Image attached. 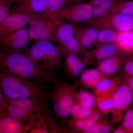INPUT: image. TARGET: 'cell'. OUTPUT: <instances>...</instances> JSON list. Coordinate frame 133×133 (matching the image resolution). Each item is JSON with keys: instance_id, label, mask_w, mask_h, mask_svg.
<instances>
[{"instance_id": "31", "label": "cell", "mask_w": 133, "mask_h": 133, "mask_svg": "<svg viewBox=\"0 0 133 133\" xmlns=\"http://www.w3.org/2000/svg\"><path fill=\"white\" fill-rule=\"evenodd\" d=\"M122 125L127 133H133V109H129L122 120Z\"/></svg>"}, {"instance_id": "41", "label": "cell", "mask_w": 133, "mask_h": 133, "mask_svg": "<svg viewBox=\"0 0 133 133\" xmlns=\"http://www.w3.org/2000/svg\"><path fill=\"white\" fill-rule=\"evenodd\" d=\"M112 132L113 133H127L125 128L121 125L113 130Z\"/></svg>"}, {"instance_id": "40", "label": "cell", "mask_w": 133, "mask_h": 133, "mask_svg": "<svg viewBox=\"0 0 133 133\" xmlns=\"http://www.w3.org/2000/svg\"><path fill=\"white\" fill-rule=\"evenodd\" d=\"M6 98L2 92H0V112L6 110Z\"/></svg>"}, {"instance_id": "29", "label": "cell", "mask_w": 133, "mask_h": 133, "mask_svg": "<svg viewBox=\"0 0 133 133\" xmlns=\"http://www.w3.org/2000/svg\"><path fill=\"white\" fill-rule=\"evenodd\" d=\"M111 12L133 16V1H119L115 6Z\"/></svg>"}, {"instance_id": "23", "label": "cell", "mask_w": 133, "mask_h": 133, "mask_svg": "<svg viewBox=\"0 0 133 133\" xmlns=\"http://www.w3.org/2000/svg\"><path fill=\"white\" fill-rule=\"evenodd\" d=\"M118 32L109 29H99L95 42V48L115 43Z\"/></svg>"}, {"instance_id": "17", "label": "cell", "mask_w": 133, "mask_h": 133, "mask_svg": "<svg viewBox=\"0 0 133 133\" xmlns=\"http://www.w3.org/2000/svg\"><path fill=\"white\" fill-rule=\"evenodd\" d=\"M0 133H26L24 125L9 114L6 110L0 112Z\"/></svg>"}, {"instance_id": "34", "label": "cell", "mask_w": 133, "mask_h": 133, "mask_svg": "<svg viewBox=\"0 0 133 133\" xmlns=\"http://www.w3.org/2000/svg\"><path fill=\"white\" fill-rule=\"evenodd\" d=\"M49 133H67L69 130L60 127L57 121L54 118L49 116L47 120Z\"/></svg>"}, {"instance_id": "28", "label": "cell", "mask_w": 133, "mask_h": 133, "mask_svg": "<svg viewBox=\"0 0 133 133\" xmlns=\"http://www.w3.org/2000/svg\"><path fill=\"white\" fill-rule=\"evenodd\" d=\"M85 0H49L47 12L54 15L66 6L75 3L84 1Z\"/></svg>"}, {"instance_id": "16", "label": "cell", "mask_w": 133, "mask_h": 133, "mask_svg": "<svg viewBox=\"0 0 133 133\" xmlns=\"http://www.w3.org/2000/svg\"><path fill=\"white\" fill-rule=\"evenodd\" d=\"M128 55H115L100 62L96 68L106 76H112L122 69Z\"/></svg>"}, {"instance_id": "33", "label": "cell", "mask_w": 133, "mask_h": 133, "mask_svg": "<svg viewBox=\"0 0 133 133\" xmlns=\"http://www.w3.org/2000/svg\"><path fill=\"white\" fill-rule=\"evenodd\" d=\"M101 115V114L97 110L90 116L87 119L85 128L82 133H91L92 129L99 119Z\"/></svg>"}, {"instance_id": "12", "label": "cell", "mask_w": 133, "mask_h": 133, "mask_svg": "<svg viewBox=\"0 0 133 133\" xmlns=\"http://www.w3.org/2000/svg\"><path fill=\"white\" fill-rule=\"evenodd\" d=\"M76 38L84 50L88 51L95 48L99 29L92 26L71 23Z\"/></svg>"}, {"instance_id": "15", "label": "cell", "mask_w": 133, "mask_h": 133, "mask_svg": "<svg viewBox=\"0 0 133 133\" xmlns=\"http://www.w3.org/2000/svg\"><path fill=\"white\" fill-rule=\"evenodd\" d=\"M78 55L70 54L65 56L63 63L65 74L66 77L77 82V79L84 70L86 64Z\"/></svg>"}, {"instance_id": "19", "label": "cell", "mask_w": 133, "mask_h": 133, "mask_svg": "<svg viewBox=\"0 0 133 133\" xmlns=\"http://www.w3.org/2000/svg\"><path fill=\"white\" fill-rule=\"evenodd\" d=\"M120 1L90 0L93 10L92 19L101 18L111 12L116 3Z\"/></svg>"}, {"instance_id": "37", "label": "cell", "mask_w": 133, "mask_h": 133, "mask_svg": "<svg viewBox=\"0 0 133 133\" xmlns=\"http://www.w3.org/2000/svg\"><path fill=\"white\" fill-rule=\"evenodd\" d=\"M106 115L101 114L99 119L92 129L91 133H100L101 131L103 126L108 121Z\"/></svg>"}, {"instance_id": "35", "label": "cell", "mask_w": 133, "mask_h": 133, "mask_svg": "<svg viewBox=\"0 0 133 133\" xmlns=\"http://www.w3.org/2000/svg\"><path fill=\"white\" fill-rule=\"evenodd\" d=\"M12 6L9 0H0V23L8 14Z\"/></svg>"}, {"instance_id": "21", "label": "cell", "mask_w": 133, "mask_h": 133, "mask_svg": "<svg viewBox=\"0 0 133 133\" xmlns=\"http://www.w3.org/2000/svg\"><path fill=\"white\" fill-rule=\"evenodd\" d=\"M119 81L106 76L94 88V94L96 97L112 94L118 84Z\"/></svg>"}, {"instance_id": "30", "label": "cell", "mask_w": 133, "mask_h": 133, "mask_svg": "<svg viewBox=\"0 0 133 133\" xmlns=\"http://www.w3.org/2000/svg\"><path fill=\"white\" fill-rule=\"evenodd\" d=\"M87 119H77L72 118L68 122L69 131L73 133H82L85 128Z\"/></svg>"}, {"instance_id": "9", "label": "cell", "mask_w": 133, "mask_h": 133, "mask_svg": "<svg viewBox=\"0 0 133 133\" xmlns=\"http://www.w3.org/2000/svg\"><path fill=\"white\" fill-rule=\"evenodd\" d=\"M70 23L83 24L93 19V10L90 1L75 3L51 15Z\"/></svg>"}, {"instance_id": "7", "label": "cell", "mask_w": 133, "mask_h": 133, "mask_svg": "<svg viewBox=\"0 0 133 133\" xmlns=\"http://www.w3.org/2000/svg\"><path fill=\"white\" fill-rule=\"evenodd\" d=\"M28 28L30 41L57 43L56 24L52 15L46 12L31 15Z\"/></svg>"}, {"instance_id": "8", "label": "cell", "mask_w": 133, "mask_h": 133, "mask_svg": "<svg viewBox=\"0 0 133 133\" xmlns=\"http://www.w3.org/2000/svg\"><path fill=\"white\" fill-rule=\"evenodd\" d=\"M82 25L93 26L99 29H111L118 32L129 31L133 30V16L111 12L101 18L92 19Z\"/></svg>"}, {"instance_id": "38", "label": "cell", "mask_w": 133, "mask_h": 133, "mask_svg": "<svg viewBox=\"0 0 133 133\" xmlns=\"http://www.w3.org/2000/svg\"><path fill=\"white\" fill-rule=\"evenodd\" d=\"M121 81L128 86L133 95V77H129L122 74Z\"/></svg>"}, {"instance_id": "32", "label": "cell", "mask_w": 133, "mask_h": 133, "mask_svg": "<svg viewBox=\"0 0 133 133\" xmlns=\"http://www.w3.org/2000/svg\"><path fill=\"white\" fill-rule=\"evenodd\" d=\"M49 116L43 117L34 126L33 128L29 131V133H49L47 120Z\"/></svg>"}, {"instance_id": "1", "label": "cell", "mask_w": 133, "mask_h": 133, "mask_svg": "<svg viewBox=\"0 0 133 133\" xmlns=\"http://www.w3.org/2000/svg\"><path fill=\"white\" fill-rule=\"evenodd\" d=\"M1 72L42 84L55 79L53 72L40 69L26 54L0 53Z\"/></svg>"}, {"instance_id": "6", "label": "cell", "mask_w": 133, "mask_h": 133, "mask_svg": "<svg viewBox=\"0 0 133 133\" xmlns=\"http://www.w3.org/2000/svg\"><path fill=\"white\" fill-rule=\"evenodd\" d=\"M53 16L56 24V37L63 57L70 54H75L84 58L88 51L81 48L76 38L73 26L70 23Z\"/></svg>"}, {"instance_id": "11", "label": "cell", "mask_w": 133, "mask_h": 133, "mask_svg": "<svg viewBox=\"0 0 133 133\" xmlns=\"http://www.w3.org/2000/svg\"><path fill=\"white\" fill-rule=\"evenodd\" d=\"M31 15L22 13H9L0 23V36L5 35L25 28L29 24Z\"/></svg>"}, {"instance_id": "2", "label": "cell", "mask_w": 133, "mask_h": 133, "mask_svg": "<svg viewBox=\"0 0 133 133\" xmlns=\"http://www.w3.org/2000/svg\"><path fill=\"white\" fill-rule=\"evenodd\" d=\"M1 92L8 99L16 100H37L46 102L47 93L37 84L1 72Z\"/></svg>"}, {"instance_id": "24", "label": "cell", "mask_w": 133, "mask_h": 133, "mask_svg": "<svg viewBox=\"0 0 133 133\" xmlns=\"http://www.w3.org/2000/svg\"><path fill=\"white\" fill-rule=\"evenodd\" d=\"M97 110L95 107L88 108L84 107L74 101L71 109L70 115L72 118L85 119L89 118Z\"/></svg>"}, {"instance_id": "3", "label": "cell", "mask_w": 133, "mask_h": 133, "mask_svg": "<svg viewBox=\"0 0 133 133\" xmlns=\"http://www.w3.org/2000/svg\"><path fill=\"white\" fill-rule=\"evenodd\" d=\"M6 109L22 123L26 133H29L43 117L50 116L45 102L37 100H16L6 98Z\"/></svg>"}, {"instance_id": "27", "label": "cell", "mask_w": 133, "mask_h": 133, "mask_svg": "<svg viewBox=\"0 0 133 133\" xmlns=\"http://www.w3.org/2000/svg\"><path fill=\"white\" fill-rule=\"evenodd\" d=\"M115 91L128 108L133 101V94L130 88L126 84L121 81V82H119Z\"/></svg>"}, {"instance_id": "42", "label": "cell", "mask_w": 133, "mask_h": 133, "mask_svg": "<svg viewBox=\"0 0 133 133\" xmlns=\"http://www.w3.org/2000/svg\"><path fill=\"white\" fill-rule=\"evenodd\" d=\"M9 1L11 4L13 5L15 4L16 3L19 2L21 1L22 0H9Z\"/></svg>"}, {"instance_id": "25", "label": "cell", "mask_w": 133, "mask_h": 133, "mask_svg": "<svg viewBox=\"0 0 133 133\" xmlns=\"http://www.w3.org/2000/svg\"><path fill=\"white\" fill-rule=\"evenodd\" d=\"M96 99L95 94L88 91L81 90L76 93L74 101L84 107L91 108H94L96 104Z\"/></svg>"}, {"instance_id": "14", "label": "cell", "mask_w": 133, "mask_h": 133, "mask_svg": "<svg viewBox=\"0 0 133 133\" xmlns=\"http://www.w3.org/2000/svg\"><path fill=\"white\" fill-rule=\"evenodd\" d=\"M49 0H22L16 3L9 13L28 15L42 14L47 11Z\"/></svg>"}, {"instance_id": "4", "label": "cell", "mask_w": 133, "mask_h": 133, "mask_svg": "<svg viewBox=\"0 0 133 133\" xmlns=\"http://www.w3.org/2000/svg\"><path fill=\"white\" fill-rule=\"evenodd\" d=\"M26 55L37 67L54 72L63 67L62 52L58 46L49 41L36 42Z\"/></svg>"}, {"instance_id": "36", "label": "cell", "mask_w": 133, "mask_h": 133, "mask_svg": "<svg viewBox=\"0 0 133 133\" xmlns=\"http://www.w3.org/2000/svg\"><path fill=\"white\" fill-rule=\"evenodd\" d=\"M122 70V74L129 77H133V57H127Z\"/></svg>"}, {"instance_id": "39", "label": "cell", "mask_w": 133, "mask_h": 133, "mask_svg": "<svg viewBox=\"0 0 133 133\" xmlns=\"http://www.w3.org/2000/svg\"><path fill=\"white\" fill-rule=\"evenodd\" d=\"M113 130V126L111 122H109L108 121L103 126L100 133H109L112 132Z\"/></svg>"}, {"instance_id": "20", "label": "cell", "mask_w": 133, "mask_h": 133, "mask_svg": "<svg viewBox=\"0 0 133 133\" xmlns=\"http://www.w3.org/2000/svg\"><path fill=\"white\" fill-rule=\"evenodd\" d=\"M119 49L124 55L133 53V30L118 32L115 43Z\"/></svg>"}, {"instance_id": "18", "label": "cell", "mask_w": 133, "mask_h": 133, "mask_svg": "<svg viewBox=\"0 0 133 133\" xmlns=\"http://www.w3.org/2000/svg\"><path fill=\"white\" fill-rule=\"evenodd\" d=\"M106 76L97 68L84 70L79 76V83L83 88L94 89Z\"/></svg>"}, {"instance_id": "10", "label": "cell", "mask_w": 133, "mask_h": 133, "mask_svg": "<svg viewBox=\"0 0 133 133\" xmlns=\"http://www.w3.org/2000/svg\"><path fill=\"white\" fill-rule=\"evenodd\" d=\"M30 41L28 28H24L5 35L0 36L1 52L8 54L22 53Z\"/></svg>"}, {"instance_id": "5", "label": "cell", "mask_w": 133, "mask_h": 133, "mask_svg": "<svg viewBox=\"0 0 133 133\" xmlns=\"http://www.w3.org/2000/svg\"><path fill=\"white\" fill-rule=\"evenodd\" d=\"M54 88L50 94V99L53 109L60 118L66 119L70 115L71 109L75 101L78 83L70 84L55 79L51 82Z\"/></svg>"}, {"instance_id": "22", "label": "cell", "mask_w": 133, "mask_h": 133, "mask_svg": "<svg viewBox=\"0 0 133 133\" xmlns=\"http://www.w3.org/2000/svg\"><path fill=\"white\" fill-rule=\"evenodd\" d=\"M112 98L113 106L111 112V121L112 123L116 124L122 121L125 114L124 112L128 108L115 91L113 93Z\"/></svg>"}, {"instance_id": "13", "label": "cell", "mask_w": 133, "mask_h": 133, "mask_svg": "<svg viewBox=\"0 0 133 133\" xmlns=\"http://www.w3.org/2000/svg\"><path fill=\"white\" fill-rule=\"evenodd\" d=\"M118 55L124 54L120 50L116 44H111L95 48L88 51L84 57L83 61L86 65L97 64L105 59Z\"/></svg>"}, {"instance_id": "26", "label": "cell", "mask_w": 133, "mask_h": 133, "mask_svg": "<svg viewBox=\"0 0 133 133\" xmlns=\"http://www.w3.org/2000/svg\"><path fill=\"white\" fill-rule=\"evenodd\" d=\"M97 108L102 115H107L111 113L113 106L112 94L96 97Z\"/></svg>"}]
</instances>
